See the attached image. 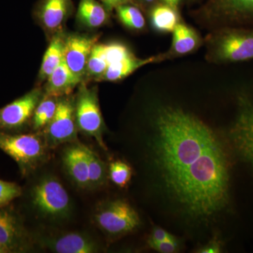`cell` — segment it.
Returning a JSON list of instances; mask_svg holds the SVG:
<instances>
[{"label": "cell", "mask_w": 253, "mask_h": 253, "mask_svg": "<svg viewBox=\"0 0 253 253\" xmlns=\"http://www.w3.org/2000/svg\"><path fill=\"white\" fill-rule=\"evenodd\" d=\"M141 199L161 226L202 245L221 233L233 208L239 157L229 129L174 105L156 107L148 127L121 142Z\"/></svg>", "instance_id": "1"}, {"label": "cell", "mask_w": 253, "mask_h": 253, "mask_svg": "<svg viewBox=\"0 0 253 253\" xmlns=\"http://www.w3.org/2000/svg\"><path fill=\"white\" fill-rule=\"evenodd\" d=\"M207 59L229 63L253 59V28L221 27L208 37Z\"/></svg>", "instance_id": "2"}, {"label": "cell", "mask_w": 253, "mask_h": 253, "mask_svg": "<svg viewBox=\"0 0 253 253\" xmlns=\"http://www.w3.org/2000/svg\"><path fill=\"white\" fill-rule=\"evenodd\" d=\"M47 146L44 136L38 133L0 131V150L14 160L23 176H29L44 162Z\"/></svg>", "instance_id": "3"}, {"label": "cell", "mask_w": 253, "mask_h": 253, "mask_svg": "<svg viewBox=\"0 0 253 253\" xmlns=\"http://www.w3.org/2000/svg\"><path fill=\"white\" fill-rule=\"evenodd\" d=\"M30 204L41 215L49 220L62 221L72 213L67 191L54 176H43L29 191Z\"/></svg>", "instance_id": "4"}, {"label": "cell", "mask_w": 253, "mask_h": 253, "mask_svg": "<svg viewBox=\"0 0 253 253\" xmlns=\"http://www.w3.org/2000/svg\"><path fill=\"white\" fill-rule=\"evenodd\" d=\"M93 217L100 230L111 239L134 232L141 224L135 208L123 199L104 201L96 208Z\"/></svg>", "instance_id": "5"}, {"label": "cell", "mask_w": 253, "mask_h": 253, "mask_svg": "<svg viewBox=\"0 0 253 253\" xmlns=\"http://www.w3.org/2000/svg\"><path fill=\"white\" fill-rule=\"evenodd\" d=\"M75 116L78 131L96 140L100 147L107 150L104 141L106 130L104 118L100 109L98 91L82 82L75 98Z\"/></svg>", "instance_id": "6"}, {"label": "cell", "mask_w": 253, "mask_h": 253, "mask_svg": "<svg viewBox=\"0 0 253 253\" xmlns=\"http://www.w3.org/2000/svg\"><path fill=\"white\" fill-rule=\"evenodd\" d=\"M201 14L219 28H253V0H208Z\"/></svg>", "instance_id": "7"}, {"label": "cell", "mask_w": 253, "mask_h": 253, "mask_svg": "<svg viewBox=\"0 0 253 253\" xmlns=\"http://www.w3.org/2000/svg\"><path fill=\"white\" fill-rule=\"evenodd\" d=\"M0 243L9 253H26L33 249V238L21 213L11 204L0 207Z\"/></svg>", "instance_id": "8"}, {"label": "cell", "mask_w": 253, "mask_h": 253, "mask_svg": "<svg viewBox=\"0 0 253 253\" xmlns=\"http://www.w3.org/2000/svg\"><path fill=\"white\" fill-rule=\"evenodd\" d=\"M44 138L48 146L55 147L77 141L78 127L75 116V98L61 96L53 119L44 128Z\"/></svg>", "instance_id": "9"}, {"label": "cell", "mask_w": 253, "mask_h": 253, "mask_svg": "<svg viewBox=\"0 0 253 253\" xmlns=\"http://www.w3.org/2000/svg\"><path fill=\"white\" fill-rule=\"evenodd\" d=\"M44 96L37 87L0 109V131L21 133L31 121L33 113Z\"/></svg>", "instance_id": "10"}, {"label": "cell", "mask_w": 253, "mask_h": 253, "mask_svg": "<svg viewBox=\"0 0 253 253\" xmlns=\"http://www.w3.org/2000/svg\"><path fill=\"white\" fill-rule=\"evenodd\" d=\"M99 36L71 34L64 37L63 60L71 71L84 81L86 66Z\"/></svg>", "instance_id": "11"}, {"label": "cell", "mask_w": 253, "mask_h": 253, "mask_svg": "<svg viewBox=\"0 0 253 253\" xmlns=\"http://www.w3.org/2000/svg\"><path fill=\"white\" fill-rule=\"evenodd\" d=\"M73 11V0H40L35 15L43 29L54 36L62 33Z\"/></svg>", "instance_id": "12"}, {"label": "cell", "mask_w": 253, "mask_h": 253, "mask_svg": "<svg viewBox=\"0 0 253 253\" xmlns=\"http://www.w3.org/2000/svg\"><path fill=\"white\" fill-rule=\"evenodd\" d=\"M40 244L56 253H95L100 251L98 243L88 234L78 231L43 236Z\"/></svg>", "instance_id": "13"}, {"label": "cell", "mask_w": 253, "mask_h": 253, "mask_svg": "<svg viewBox=\"0 0 253 253\" xmlns=\"http://www.w3.org/2000/svg\"><path fill=\"white\" fill-rule=\"evenodd\" d=\"M63 163L68 175L81 189H89V167L86 146L71 143L63 153Z\"/></svg>", "instance_id": "14"}, {"label": "cell", "mask_w": 253, "mask_h": 253, "mask_svg": "<svg viewBox=\"0 0 253 253\" xmlns=\"http://www.w3.org/2000/svg\"><path fill=\"white\" fill-rule=\"evenodd\" d=\"M172 42L168 52L157 56L158 61L191 54L199 49L202 40L194 28L179 23L172 32Z\"/></svg>", "instance_id": "15"}, {"label": "cell", "mask_w": 253, "mask_h": 253, "mask_svg": "<svg viewBox=\"0 0 253 253\" xmlns=\"http://www.w3.org/2000/svg\"><path fill=\"white\" fill-rule=\"evenodd\" d=\"M83 82L68 67L64 60L46 79L44 94L54 97L68 96Z\"/></svg>", "instance_id": "16"}, {"label": "cell", "mask_w": 253, "mask_h": 253, "mask_svg": "<svg viewBox=\"0 0 253 253\" xmlns=\"http://www.w3.org/2000/svg\"><path fill=\"white\" fill-rule=\"evenodd\" d=\"M158 62L157 56L140 59L136 57L131 53L123 59L113 62L109 65L103 76L98 81L117 82L122 81L125 78L135 72L136 70L149 64Z\"/></svg>", "instance_id": "17"}, {"label": "cell", "mask_w": 253, "mask_h": 253, "mask_svg": "<svg viewBox=\"0 0 253 253\" xmlns=\"http://www.w3.org/2000/svg\"><path fill=\"white\" fill-rule=\"evenodd\" d=\"M109 11L98 0H80L77 20L84 27H101L109 20Z\"/></svg>", "instance_id": "18"}, {"label": "cell", "mask_w": 253, "mask_h": 253, "mask_svg": "<svg viewBox=\"0 0 253 253\" xmlns=\"http://www.w3.org/2000/svg\"><path fill=\"white\" fill-rule=\"evenodd\" d=\"M64 37L62 33L51 37L49 45L42 61L38 76L40 83L46 81L51 73L62 62L64 51Z\"/></svg>", "instance_id": "19"}, {"label": "cell", "mask_w": 253, "mask_h": 253, "mask_svg": "<svg viewBox=\"0 0 253 253\" xmlns=\"http://www.w3.org/2000/svg\"><path fill=\"white\" fill-rule=\"evenodd\" d=\"M150 18L154 29L161 33L173 32L178 23H180L177 9L164 3L153 6Z\"/></svg>", "instance_id": "20"}, {"label": "cell", "mask_w": 253, "mask_h": 253, "mask_svg": "<svg viewBox=\"0 0 253 253\" xmlns=\"http://www.w3.org/2000/svg\"><path fill=\"white\" fill-rule=\"evenodd\" d=\"M58 99L59 98L44 94L32 118V127L33 130H42L51 122L57 109Z\"/></svg>", "instance_id": "21"}, {"label": "cell", "mask_w": 253, "mask_h": 253, "mask_svg": "<svg viewBox=\"0 0 253 253\" xmlns=\"http://www.w3.org/2000/svg\"><path fill=\"white\" fill-rule=\"evenodd\" d=\"M109 65L106 44L96 43L93 47L86 66L85 77L99 81Z\"/></svg>", "instance_id": "22"}, {"label": "cell", "mask_w": 253, "mask_h": 253, "mask_svg": "<svg viewBox=\"0 0 253 253\" xmlns=\"http://www.w3.org/2000/svg\"><path fill=\"white\" fill-rule=\"evenodd\" d=\"M86 151L89 167V189H97L106 183L109 176L107 167L94 151L86 146Z\"/></svg>", "instance_id": "23"}, {"label": "cell", "mask_w": 253, "mask_h": 253, "mask_svg": "<svg viewBox=\"0 0 253 253\" xmlns=\"http://www.w3.org/2000/svg\"><path fill=\"white\" fill-rule=\"evenodd\" d=\"M120 21L126 27L134 31H141L146 26L144 15L139 8L129 4L121 5L116 9Z\"/></svg>", "instance_id": "24"}, {"label": "cell", "mask_w": 253, "mask_h": 253, "mask_svg": "<svg viewBox=\"0 0 253 253\" xmlns=\"http://www.w3.org/2000/svg\"><path fill=\"white\" fill-rule=\"evenodd\" d=\"M108 174L115 185L126 188L132 179L134 169L129 163L117 160L110 163Z\"/></svg>", "instance_id": "25"}, {"label": "cell", "mask_w": 253, "mask_h": 253, "mask_svg": "<svg viewBox=\"0 0 253 253\" xmlns=\"http://www.w3.org/2000/svg\"><path fill=\"white\" fill-rule=\"evenodd\" d=\"M22 194V187L16 183L0 179V207L12 204Z\"/></svg>", "instance_id": "26"}, {"label": "cell", "mask_w": 253, "mask_h": 253, "mask_svg": "<svg viewBox=\"0 0 253 253\" xmlns=\"http://www.w3.org/2000/svg\"><path fill=\"white\" fill-rule=\"evenodd\" d=\"M181 246V240L175 235L171 239L150 244L148 247L160 253H176L180 251Z\"/></svg>", "instance_id": "27"}, {"label": "cell", "mask_w": 253, "mask_h": 253, "mask_svg": "<svg viewBox=\"0 0 253 253\" xmlns=\"http://www.w3.org/2000/svg\"><path fill=\"white\" fill-rule=\"evenodd\" d=\"M223 236L219 234H214L202 245H200L194 253H219L222 252L224 249V239Z\"/></svg>", "instance_id": "28"}, {"label": "cell", "mask_w": 253, "mask_h": 253, "mask_svg": "<svg viewBox=\"0 0 253 253\" xmlns=\"http://www.w3.org/2000/svg\"><path fill=\"white\" fill-rule=\"evenodd\" d=\"M174 236L175 234L174 235L172 233L169 232L162 226L154 225L151 229L149 237H148L146 244H147V246H149V245L154 244V243L161 242L165 240L171 239Z\"/></svg>", "instance_id": "29"}, {"label": "cell", "mask_w": 253, "mask_h": 253, "mask_svg": "<svg viewBox=\"0 0 253 253\" xmlns=\"http://www.w3.org/2000/svg\"><path fill=\"white\" fill-rule=\"evenodd\" d=\"M101 3L109 11H112L121 5L129 4L131 0H101Z\"/></svg>", "instance_id": "30"}, {"label": "cell", "mask_w": 253, "mask_h": 253, "mask_svg": "<svg viewBox=\"0 0 253 253\" xmlns=\"http://www.w3.org/2000/svg\"><path fill=\"white\" fill-rule=\"evenodd\" d=\"M181 1V0H162L163 3L169 5V6H172V8L176 9H177Z\"/></svg>", "instance_id": "31"}, {"label": "cell", "mask_w": 253, "mask_h": 253, "mask_svg": "<svg viewBox=\"0 0 253 253\" xmlns=\"http://www.w3.org/2000/svg\"><path fill=\"white\" fill-rule=\"evenodd\" d=\"M141 4L146 5V6H151L156 3V0H138Z\"/></svg>", "instance_id": "32"}, {"label": "cell", "mask_w": 253, "mask_h": 253, "mask_svg": "<svg viewBox=\"0 0 253 253\" xmlns=\"http://www.w3.org/2000/svg\"><path fill=\"white\" fill-rule=\"evenodd\" d=\"M0 253H9V251H8L7 249L0 243Z\"/></svg>", "instance_id": "33"}]
</instances>
